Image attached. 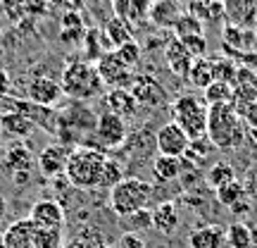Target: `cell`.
Listing matches in <instances>:
<instances>
[{"instance_id":"6da1fadb","label":"cell","mask_w":257,"mask_h":248,"mask_svg":"<svg viewBox=\"0 0 257 248\" xmlns=\"http://www.w3.org/2000/svg\"><path fill=\"white\" fill-rule=\"evenodd\" d=\"M205 136L219 150L238 148L245 141V122L233 105H210Z\"/></svg>"},{"instance_id":"7a4b0ae2","label":"cell","mask_w":257,"mask_h":248,"mask_svg":"<svg viewBox=\"0 0 257 248\" xmlns=\"http://www.w3.org/2000/svg\"><path fill=\"white\" fill-rule=\"evenodd\" d=\"M107 155L93 146H74L64 167V177L67 182L76 189H98L102 177V167H105Z\"/></svg>"},{"instance_id":"3957f363","label":"cell","mask_w":257,"mask_h":248,"mask_svg":"<svg viewBox=\"0 0 257 248\" xmlns=\"http://www.w3.org/2000/svg\"><path fill=\"white\" fill-rule=\"evenodd\" d=\"M60 86H62L64 96H69L72 101L79 103L91 101V98H95V96H100L105 91L95 64L86 62V60H72V62L64 64Z\"/></svg>"},{"instance_id":"277c9868","label":"cell","mask_w":257,"mask_h":248,"mask_svg":"<svg viewBox=\"0 0 257 248\" xmlns=\"http://www.w3.org/2000/svg\"><path fill=\"white\" fill-rule=\"evenodd\" d=\"M207 110L210 105L205 103V98L193 93H181L172 105V117H174L172 122L184 129V134L191 141H198V138H205V131H207Z\"/></svg>"},{"instance_id":"5b68a950","label":"cell","mask_w":257,"mask_h":248,"mask_svg":"<svg viewBox=\"0 0 257 248\" xmlns=\"http://www.w3.org/2000/svg\"><path fill=\"white\" fill-rule=\"evenodd\" d=\"M153 198V186L146 179L138 177H126L124 182L110 191V208L119 217H131L136 212L146 210V205Z\"/></svg>"},{"instance_id":"8992f818","label":"cell","mask_w":257,"mask_h":248,"mask_svg":"<svg viewBox=\"0 0 257 248\" xmlns=\"http://www.w3.org/2000/svg\"><path fill=\"white\" fill-rule=\"evenodd\" d=\"M95 122H98V117L93 115L91 108H86L79 101H72L67 110L57 112V136L62 138L64 146L74 143L79 134L95 131Z\"/></svg>"},{"instance_id":"52a82bcc","label":"cell","mask_w":257,"mask_h":248,"mask_svg":"<svg viewBox=\"0 0 257 248\" xmlns=\"http://www.w3.org/2000/svg\"><path fill=\"white\" fill-rule=\"evenodd\" d=\"M95 69L100 74L102 86H107L110 91L112 89H131V84L136 79L134 69H128L126 64L114 55V50L102 53V55L98 57V62H95Z\"/></svg>"},{"instance_id":"ba28073f","label":"cell","mask_w":257,"mask_h":248,"mask_svg":"<svg viewBox=\"0 0 257 248\" xmlns=\"http://www.w3.org/2000/svg\"><path fill=\"white\" fill-rule=\"evenodd\" d=\"M157 143V155H169V157H184L188 146H191V138L184 134V129L176 127L174 122H167L165 127H160L155 136Z\"/></svg>"},{"instance_id":"9c48e42d","label":"cell","mask_w":257,"mask_h":248,"mask_svg":"<svg viewBox=\"0 0 257 248\" xmlns=\"http://www.w3.org/2000/svg\"><path fill=\"white\" fill-rule=\"evenodd\" d=\"M27 98L29 103L34 105H41V108H53L64 98L62 86L60 81H55L53 76H34L27 86Z\"/></svg>"},{"instance_id":"30bf717a","label":"cell","mask_w":257,"mask_h":248,"mask_svg":"<svg viewBox=\"0 0 257 248\" xmlns=\"http://www.w3.org/2000/svg\"><path fill=\"white\" fill-rule=\"evenodd\" d=\"M128 91L136 98L138 108L141 105L143 108H157V105H162L167 101V91L162 89V84L150 74H136V79H134Z\"/></svg>"},{"instance_id":"8fae6325","label":"cell","mask_w":257,"mask_h":248,"mask_svg":"<svg viewBox=\"0 0 257 248\" xmlns=\"http://www.w3.org/2000/svg\"><path fill=\"white\" fill-rule=\"evenodd\" d=\"M95 138L100 141L105 148H119L124 141H126V122L112 115V112H102L98 115V122H95Z\"/></svg>"},{"instance_id":"7c38bea8","label":"cell","mask_w":257,"mask_h":248,"mask_svg":"<svg viewBox=\"0 0 257 248\" xmlns=\"http://www.w3.org/2000/svg\"><path fill=\"white\" fill-rule=\"evenodd\" d=\"M69 153L72 148L64 146V143H50L46 146L41 153H38V167L46 177H57L64 172L67 167V160H69Z\"/></svg>"},{"instance_id":"4fadbf2b","label":"cell","mask_w":257,"mask_h":248,"mask_svg":"<svg viewBox=\"0 0 257 248\" xmlns=\"http://www.w3.org/2000/svg\"><path fill=\"white\" fill-rule=\"evenodd\" d=\"M29 220L43 229H64V210L55 201H38L31 208Z\"/></svg>"},{"instance_id":"5bb4252c","label":"cell","mask_w":257,"mask_h":248,"mask_svg":"<svg viewBox=\"0 0 257 248\" xmlns=\"http://www.w3.org/2000/svg\"><path fill=\"white\" fill-rule=\"evenodd\" d=\"M224 17L231 27H245L257 15V0H221Z\"/></svg>"},{"instance_id":"9a60e30c","label":"cell","mask_w":257,"mask_h":248,"mask_svg":"<svg viewBox=\"0 0 257 248\" xmlns=\"http://www.w3.org/2000/svg\"><path fill=\"white\" fill-rule=\"evenodd\" d=\"M105 105H107V112L117 115L121 120H128V117H134L138 112V103L128 89H112V91H107Z\"/></svg>"},{"instance_id":"2e32d148","label":"cell","mask_w":257,"mask_h":248,"mask_svg":"<svg viewBox=\"0 0 257 248\" xmlns=\"http://www.w3.org/2000/svg\"><path fill=\"white\" fill-rule=\"evenodd\" d=\"M184 15L181 10V3L179 0H157L150 5V12H148V19L155 24V27H174L176 19Z\"/></svg>"},{"instance_id":"e0dca14e","label":"cell","mask_w":257,"mask_h":248,"mask_svg":"<svg viewBox=\"0 0 257 248\" xmlns=\"http://www.w3.org/2000/svg\"><path fill=\"white\" fill-rule=\"evenodd\" d=\"M224 241H226V227H221V224H205V227H198L188 236V246L191 248H221Z\"/></svg>"},{"instance_id":"ac0fdd59","label":"cell","mask_w":257,"mask_h":248,"mask_svg":"<svg viewBox=\"0 0 257 248\" xmlns=\"http://www.w3.org/2000/svg\"><path fill=\"white\" fill-rule=\"evenodd\" d=\"M165 60H167V67H169V69H172V74H176V76H188L193 62H195V60L188 55V50L181 46V41H176V38L167 43Z\"/></svg>"},{"instance_id":"d6986e66","label":"cell","mask_w":257,"mask_h":248,"mask_svg":"<svg viewBox=\"0 0 257 248\" xmlns=\"http://www.w3.org/2000/svg\"><path fill=\"white\" fill-rule=\"evenodd\" d=\"M102 38H105V46L110 48V50H117V48H121L124 43H131V41H134V29H131V24H126L124 19L112 17V19H107V24L102 29Z\"/></svg>"},{"instance_id":"ffe728a7","label":"cell","mask_w":257,"mask_h":248,"mask_svg":"<svg viewBox=\"0 0 257 248\" xmlns=\"http://www.w3.org/2000/svg\"><path fill=\"white\" fill-rule=\"evenodd\" d=\"M112 8H114V17L124 19L126 24H138L148 17L150 3L146 0H112Z\"/></svg>"},{"instance_id":"44dd1931","label":"cell","mask_w":257,"mask_h":248,"mask_svg":"<svg viewBox=\"0 0 257 248\" xmlns=\"http://www.w3.org/2000/svg\"><path fill=\"white\" fill-rule=\"evenodd\" d=\"M150 222H153V229L162 231V234H174L181 217H179L174 203H160L150 215Z\"/></svg>"},{"instance_id":"7402d4cb","label":"cell","mask_w":257,"mask_h":248,"mask_svg":"<svg viewBox=\"0 0 257 248\" xmlns=\"http://www.w3.org/2000/svg\"><path fill=\"white\" fill-rule=\"evenodd\" d=\"M34 162V157H31V150H29L24 143H12L8 148V153H5V165L8 170H12L15 175H24L29 177V167Z\"/></svg>"},{"instance_id":"603a6c76","label":"cell","mask_w":257,"mask_h":248,"mask_svg":"<svg viewBox=\"0 0 257 248\" xmlns=\"http://www.w3.org/2000/svg\"><path fill=\"white\" fill-rule=\"evenodd\" d=\"M0 124H3V129H5L8 134H12V136H29V134L34 131V127H36L34 122L27 120L19 110H5L0 115Z\"/></svg>"},{"instance_id":"cb8c5ba5","label":"cell","mask_w":257,"mask_h":248,"mask_svg":"<svg viewBox=\"0 0 257 248\" xmlns=\"http://www.w3.org/2000/svg\"><path fill=\"white\" fill-rule=\"evenodd\" d=\"M188 81L195 89H202V91L214 81V62H212L210 57H200V60L193 62L191 72H188Z\"/></svg>"},{"instance_id":"d4e9b609","label":"cell","mask_w":257,"mask_h":248,"mask_svg":"<svg viewBox=\"0 0 257 248\" xmlns=\"http://www.w3.org/2000/svg\"><path fill=\"white\" fill-rule=\"evenodd\" d=\"M188 15H193L198 22H212L217 17H224V8L217 0H193L188 5Z\"/></svg>"},{"instance_id":"484cf974","label":"cell","mask_w":257,"mask_h":248,"mask_svg":"<svg viewBox=\"0 0 257 248\" xmlns=\"http://www.w3.org/2000/svg\"><path fill=\"white\" fill-rule=\"evenodd\" d=\"M153 172H155L157 179L162 182H172L184 172V165H181V157H169V155H157L155 162H153Z\"/></svg>"},{"instance_id":"4316f807","label":"cell","mask_w":257,"mask_h":248,"mask_svg":"<svg viewBox=\"0 0 257 248\" xmlns=\"http://www.w3.org/2000/svg\"><path fill=\"white\" fill-rule=\"evenodd\" d=\"M205 103L207 105H231L233 103V86L224 81H212L205 89Z\"/></svg>"},{"instance_id":"83f0119b","label":"cell","mask_w":257,"mask_h":248,"mask_svg":"<svg viewBox=\"0 0 257 248\" xmlns=\"http://www.w3.org/2000/svg\"><path fill=\"white\" fill-rule=\"evenodd\" d=\"M236 182V170L229 165V162H214V165L207 170V184L217 191L221 186Z\"/></svg>"},{"instance_id":"f1b7e54d","label":"cell","mask_w":257,"mask_h":248,"mask_svg":"<svg viewBox=\"0 0 257 248\" xmlns=\"http://www.w3.org/2000/svg\"><path fill=\"white\" fill-rule=\"evenodd\" d=\"M172 31H174V38H188V36H205L202 34V22H198V19L193 17V15H188V12H184L181 17L176 19V24L172 27Z\"/></svg>"},{"instance_id":"f546056e","label":"cell","mask_w":257,"mask_h":248,"mask_svg":"<svg viewBox=\"0 0 257 248\" xmlns=\"http://www.w3.org/2000/svg\"><path fill=\"white\" fill-rule=\"evenodd\" d=\"M226 243L231 248H250L252 246V234L243 222H233L231 227H226Z\"/></svg>"},{"instance_id":"4dcf8cb0","label":"cell","mask_w":257,"mask_h":248,"mask_svg":"<svg viewBox=\"0 0 257 248\" xmlns=\"http://www.w3.org/2000/svg\"><path fill=\"white\" fill-rule=\"evenodd\" d=\"M83 48H86V62H91V60H95L98 62V57L102 55V53H107L105 50V38H102V34L98 31V29H88L86 34H83Z\"/></svg>"},{"instance_id":"1f68e13d","label":"cell","mask_w":257,"mask_h":248,"mask_svg":"<svg viewBox=\"0 0 257 248\" xmlns=\"http://www.w3.org/2000/svg\"><path fill=\"white\" fill-rule=\"evenodd\" d=\"M119 182H124V170H121V165L117 162V160L107 157V160H105V167H102L100 189H110V191H112V189L119 184Z\"/></svg>"},{"instance_id":"d6a6232c","label":"cell","mask_w":257,"mask_h":248,"mask_svg":"<svg viewBox=\"0 0 257 248\" xmlns=\"http://www.w3.org/2000/svg\"><path fill=\"white\" fill-rule=\"evenodd\" d=\"M214 193H217V201H219L221 205L233 208V205H236V203H240V198H243V186H240L238 182H231V184L217 189Z\"/></svg>"},{"instance_id":"836d02e7","label":"cell","mask_w":257,"mask_h":248,"mask_svg":"<svg viewBox=\"0 0 257 248\" xmlns=\"http://www.w3.org/2000/svg\"><path fill=\"white\" fill-rule=\"evenodd\" d=\"M214 62V81H224L231 84L236 81V74H238V67L231 62V60H212Z\"/></svg>"},{"instance_id":"e575fe53","label":"cell","mask_w":257,"mask_h":248,"mask_svg":"<svg viewBox=\"0 0 257 248\" xmlns=\"http://www.w3.org/2000/svg\"><path fill=\"white\" fill-rule=\"evenodd\" d=\"M114 55L119 57L121 62L128 67V69H134V67L141 62V46H138L136 41H131V43H124L121 48H117V50H114Z\"/></svg>"},{"instance_id":"d590c367","label":"cell","mask_w":257,"mask_h":248,"mask_svg":"<svg viewBox=\"0 0 257 248\" xmlns=\"http://www.w3.org/2000/svg\"><path fill=\"white\" fill-rule=\"evenodd\" d=\"M224 41H226V46L248 48L250 43H252V36H250L248 31H240L238 27H231V24H226V27H224Z\"/></svg>"},{"instance_id":"8d00e7d4","label":"cell","mask_w":257,"mask_h":248,"mask_svg":"<svg viewBox=\"0 0 257 248\" xmlns=\"http://www.w3.org/2000/svg\"><path fill=\"white\" fill-rule=\"evenodd\" d=\"M176 41H179V38H176ZM181 46L188 50V55H191L193 60H200V57H205V53H207V38L205 36L181 38Z\"/></svg>"},{"instance_id":"74e56055","label":"cell","mask_w":257,"mask_h":248,"mask_svg":"<svg viewBox=\"0 0 257 248\" xmlns=\"http://www.w3.org/2000/svg\"><path fill=\"white\" fill-rule=\"evenodd\" d=\"M114 248H146V241L141 239L136 231H124Z\"/></svg>"},{"instance_id":"f35d334b","label":"cell","mask_w":257,"mask_h":248,"mask_svg":"<svg viewBox=\"0 0 257 248\" xmlns=\"http://www.w3.org/2000/svg\"><path fill=\"white\" fill-rule=\"evenodd\" d=\"M238 115L243 117V122H245V127H248V129H257V101L248 103V105H245Z\"/></svg>"},{"instance_id":"ab89813d","label":"cell","mask_w":257,"mask_h":248,"mask_svg":"<svg viewBox=\"0 0 257 248\" xmlns=\"http://www.w3.org/2000/svg\"><path fill=\"white\" fill-rule=\"evenodd\" d=\"M150 215H153V210H141V212H136V215H131L128 220H134V224H136V227H146V224H150V227H153Z\"/></svg>"},{"instance_id":"60d3db41","label":"cell","mask_w":257,"mask_h":248,"mask_svg":"<svg viewBox=\"0 0 257 248\" xmlns=\"http://www.w3.org/2000/svg\"><path fill=\"white\" fill-rule=\"evenodd\" d=\"M64 248H100V246H98V243H93V241H88V239H83V236H79L76 241L67 243Z\"/></svg>"},{"instance_id":"b9f144b4","label":"cell","mask_w":257,"mask_h":248,"mask_svg":"<svg viewBox=\"0 0 257 248\" xmlns=\"http://www.w3.org/2000/svg\"><path fill=\"white\" fill-rule=\"evenodd\" d=\"M10 89V76L8 72H0V91H8Z\"/></svg>"},{"instance_id":"7bdbcfd3","label":"cell","mask_w":257,"mask_h":248,"mask_svg":"<svg viewBox=\"0 0 257 248\" xmlns=\"http://www.w3.org/2000/svg\"><path fill=\"white\" fill-rule=\"evenodd\" d=\"M5 212H8V201H5V196L0 193V220L5 217Z\"/></svg>"},{"instance_id":"ee69618b","label":"cell","mask_w":257,"mask_h":248,"mask_svg":"<svg viewBox=\"0 0 257 248\" xmlns=\"http://www.w3.org/2000/svg\"><path fill=\"white\" fill-rule=\"evenodd\" d=\"M233 212L238 215V212H248V203H236L233 205Z\"/></svg>"},{"instance_id":"f6af8a7d","label":"cell","mask_w":257,"mask_h":248,"mask_svg":"<svg viewBox=\"0 0 257 248\" xmlns=\"http://www.w3.org/2000/svg\"><path fill=\"white\" fill-rule=\"evenodd\" d=\"M245 134H248V138H250V141H252V143L257 146V129H248Z\"/></svg>"},{"instance_id":"bcb514c9","label":"cell","mask_w":257,"mask_h":248,"mask_svg":"<svg viewBox=\"0 0 257 248\" xmlns=\"http://www.w3.org/2000/svg\"><path fill=\"white\" fill-rule=\"evenodd\" d=\"M0 248H5V241H3V229H0Z\"/></svg>"},{"instance_id":"7dc6e473","label":"cell","mask_w":257,"mask_h":248,"mask_svg":"<svg viewBox=\"0 0 257 248\" xmlns=\"http://www.w3.org/2000/svg\"><path fill=\"white\" fill-rule=\"evenodd\" d=\"M146 3H150V5H153V3H157V0H146Z\"/></svg>"}]
</instances>
